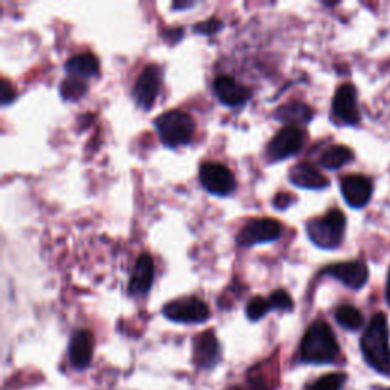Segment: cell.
<instances>
[{"mask_svg":"<svg viewBox=\"0 0 390 390\" xmlns=\"http://www.w3.org/2000/svg\"><path fill=\"white\" fill-rule=\"evenodd\" d=\"M352 149H349L345 145H332L322 154L320 165L325 170L334 171L341 168V166H345L349 162H352Z\"/></svg>","mask_w":390,"mask_h":390,"instance_id":"20","label":"cell"},{"mask_svg":"<svg viewBox=\"0 0 390 390\" xmlns=\"http://www.w3.org/2000/svg\"><path fill=\"white\" fill-rule=\"evenodd\" d=\"M174 37V43L179 42V40L183 37V29L181 28H176V29H170L165 33V37Z\"/></svg>","mask_w":390,"mask_h":390,"instance_id":"29","label":"cell"},{"mask_svg":"<svg viewBox=\"0 0 390 390\" xmlns=\"http://www.w3.org/2000/svg\"><path fill=\"white\" fill-rule=\"evenodd\" d=\"M341 194L351 208H363L372 195V183L368 177L360 174H351L341 179Z\"/></svg>","mask_w":390,"mask_h":390,"instance_id":"13","label":"cell"},{"mask_svg":"<svg viewBox=\"0 0 390 390\" xmlns=\"http://www.w3.org/2000/svg\"><path fill=\"white\" fill-rule=\"evenodd\" d=\"M213 92L217 98L227 107H238L247 102L252 97V90L236 81L235 78L221 75L213 81Z\"/></svg>","mask_w":390,"mask_h":390,"instance_id":"11","label":"cell"},{"mask_svg":"<svg viewBox=\"0 0 390 390\" xmlns=\"http://www.w3.org/2000/svg\"><path fill=\"white\" fill-rule=\"evenodd\" d=\"M93 334L89 330H78L70 339L69 360L75 369L83 371L93 357Z\"/></svg>","mask_w":390,"mask_h":390,"instance_id":"14","label":"cell"},{"mask_svg":"<svg viewBox=\"0 0 390 390\" xmlns=\"http://www.w3.org/2000/svg\"><path fill=\"white\" fill-rule=\"evenodd\" d=\"M209 307L198 298H181L163 307L166 319L179 323H202L209 319Z\"/></svg>","mask_w":390,"mask_h":390,"instance_id":"6","label":"cell"},{"mask_svg":"<svg viewBox=\"0 0 390 390\" xmlns=\"http://www.w3.org/2000/svg\"><path fill=\"white\" fill-rule=\"evenodd\" d=\"M159 90H161V70L154 65L147 66L134 83L133 98L140 108L149 110L154 104Z\"/></svg>","mask_w":390,"mask_h":390,"instance_id":"9","label":"cell"},{"mask_svg":"<svg viewBox=\"0 0 390 390\" xmlns=\"http://www.w3.org/2000/svg\"><path fill=\"white\" fill-rule=\"evenodd\" d=\"M291 202H293V198L290 197V194L282 193V194H277V195L275 197L273 206H275L276 209H286V208H289V206L291 204Z\"/></svg>","mask_w":390,"mask_h":390,"instance_id":"28","label":"cell"},{"mask_svg":"<svg viewBox=\"0 0 390 390\" xmlns=\"http://www.w3.org/2000/svg\"><path fill=\"white\" fill-rule=\"evenodd\" d=\"M268 304L272 309H281V311H291L293 309V300L285 290H275L270 294Z\"/></svg>","mask_w":390,"mask_h":390,"instance_id":"25","label":"cell"},{"mask_svg":"<svg viewBox=\"0 0 390 390\" xmlns=\"http://www.w3.org/2000/svg\"><path fill=\"white\" fill-rule=\"evenodd\" d=\"M222 26V23L217 19H209V20H204V22H200V23H197V25L194 26V31L198 34H204V35H212L217 33V31H220Z\"/></svg>","mask_w":390,"mask_h":390,"instance_id":"26","label":"cell"},{"mask_svg":"<svg viewBox=\"0 0 390 390\" xmlns=\"http://www.w3.org/2000/svg\"><path fill=\"white\" fill-rule=\"evenodd\" d=\"M345 381H346L345 373L334 372V373H328V375H323L308 389H311V390H340L341 387H343Z\"/></svg>","mask_w":390,"mask_h":390,"instance_id":"23","label":"cell"},{"mask_svg":"<svg viewBox=\"0 0 390 390\" xmlns=\"http://www.w3.org/2000/svg\"><path fill=\"white\" fill-rule=\"evenodd\" d=\"M364 360L380 373H390V346L387 319L383 313L372 317L361 339Z\"/></svg>","mask_w":390,"mask_h":390,"instance_id":"1","label":"cell"},{"mask_svg":"<svg viewBox=\"0 0 390 390\" xmlns=\"http://www.w3.org/2000/svg\"><path fill=\"white\" fill-rule=\"evenodd\" d=\"M270 309H272V308H270L268 299L257 296V298L250 299V302L247 304V308H245V314H247L250 320L257 322V320H261L262 317H264L270 311Z\"/></svg>","mask_w":390,"mask_h":390,"instance_id":"24","label":"cell"},{"mask_svg":"<svg viewBox=\"0 0 390 390\" xmlns=\"http://www.w3.org/2000/svg\"><path fill=\"white\" fill-rule=\"evenodd\" d=\"M15 95H17V92H15L14 89V86L10 84V81L8 79H2V90H0V98H2V106H8L10 102H13L15 99Z\"/></svg>","mask_w":390,"mask_h":390,"instance_id":"27","label":"cell"},{"mask_svg":"<svg viewBox=\"0 0 390 390\" xmlns=\"http://www.w3.org/2000/svg\"><path fill=\"white\" fill-rule=\"evenodd\" d=\"M220 345L213 331H204L194 339V363L202 369H211L218 363Z\"/></svg>","mask_w":390,"mask_h":390,"instance_id":"15","label":"cell"},{"mask_svg":"<svg viewBox=\"0 0 390 390\" xmlns=\"http://www.w3.org/2000/svg\"><path fill=\"white\" fill-rule=\"evenodd\" d=\"M336 320L343 328L349 331H357L363 325V316L352 305H341L336 311Z\"/></svg>","mask_w":390,"mask_h":390,"instance_id":"21","label":"cell"},{"mask_svg":"<svg viewBox=\"0 0 390 390\" xmlns=\"http://www.w3.org/2000/svg\"><path fill=\"white\" fill-rule=\"evenodd\" d=\"M339 355V343L328 323L314 322L300 343V358L305 363H332Z\"/></svg>","mask_w":390,"mask_h":390,"instance_id":"2","label":"cell"},{"mask_svg":"<svg viewBox=\"0 0 390 390\" xmlns=\"http://www.w3.org/2000/svg\"><path fill=\"white\" fill-rule=\"evenodd\" d=\"M346 218L341 211L332 209L325 217L313 218L307 222V234L317 247L336 249L343 240Z\"/></svg>","mask_w":390,"mask_h":390,"instance_id":"4","label":"cell"},{"mask_svg":"<svg viewBox=\"0 0 390 390\" xmlns=\"http://www.w3.org/2000/svg\"><path fill=\"white\" fill-rule=\"evenodd\" d=\"M304 145V134L294 125H286L277 131L267 145V156L272 161H284V159L299 153Z\"/></svg>","mask_w":390,"mask_h":390,"instance_id":"8","label":"cell"},{"mask_svg":"<svg viewBox=\"0 0 390 390\" xmlns=\"http://www.w3.org/2000/svg\"><path fill=\"white\" fill-rule=\"evenodd\" d=\"M65 69L69 74V76L86 79V78H92L98 74L99 63L93 54L83 52V54L75 55V57L69 58Z\"/></svg>","mask_w":390,"mask_h":390,"instance_id":"18","label":"cell"},{"mask_svg":"<svg viewBox=\"0 0 390 390\" xmlns=\"http://www.w3.org/2000/svg\"><path fill=\"white\" fill-rule=\"evenodd\" d=\"M154 279V262L148 253H142L138 258L129 285V293L131 296H143L153 285Z\"/></svg>","mask_w":390,"mask_h":390,"instance_id":"16","label":"cell"},{"mask_svg":"<svg viewBox=\"0 0 390 390\" xmlns=\"http://www.w3.org/2000/svg\"><path fill=\"white\" fill-rule=\"evenodd\" d=\"M289 179L294 185L305 189H323L330 185L328 179H326L320 171H317L313 165L309 163H298L293 166Z\"/></svg>","mask_w":390,"mask_h":390,"instance_id":"17","label":"cell"},{"mask_svg":"<svg viewBox=\"0 0 390 390\" xmlns=\"http://www.w3.org/2000/svg\"><path fill=\"white\" fill-rule=\"evenodd\" d=\"M313 108L300 101H290L276 110L275 117L286 124H307L313 119Z\"/></svg>","mask_w":390,"mask_h":390,"instance_id":"19","label":"cell"},{"mask_svg":"<svg viewBox=\"0 0 390 390\" xmlns=\"http://www.w3.org/2000/svg\"><path fill=\"white\" fill-rule=\"evenodd\" d=\"M61 97L67 101H78L87 93V84L84 79H79L75 76H67L65 81L60 84Z\"/></svg>","mask_w":390,"mask_h":390,"instance_id":"22","label":"cell"},{"mask_svg":"<svg viewBox=\"0 0 390 390\" xmlns=\"http://www.w3.org/2000/svg\"><path fill=\"white\" fill-rule=\"evenodd\" d=\"M190 6H194V2H176L172 5L174 10H185V8H190Z\"/></svg>","mask_w":390,"mask_h":390,"instance_id":"30","label":"cell"},{"mask_svg":"<svg viewBox=\"0 0 390 390\" xmlns=\"http://www.w3.org/2000/svg\"><path fill=\"white\" fill-rule=\"evenodd\" d=\"M386 299L390 305V273H389V279H387V286H386Z\"/></svg>","mask_w":390,"mask_h":390,"instance_id":"31","label":"cell"},{"mask_svg":"<svg viewBox=\"0 0 390 390\" xmlns=\"http://www.w3.org/2000/svg\"><path fill=\"white\" fill-rule=\"evenodd\" d=\"M200 181L208 193L220 197L230 195L236 189L234 172L227 166L215 162H206L200 166Z\"/></svg>","mask_w":390,"mask_h":390,"instance_id":"7","label":"cell"},{"mask_svg":"<svg viewBox=\"0 0 390 390\" xmlns=\"http://www.w3.org/2000/svg\"><path fill=\"white\" fill-rule=\"evenodd\" d=\"M375 390H390V389H380V387H378V389H375Z\"/></svg>","mask_w":390,"mask_h":390,"instance_id":"33","label":"cell"},{"mask_svg":"<svg viewBox=\"0 0 390 390\" xmlns=\"http://www.w3.org/2000/svg\"><path fill=\"white\" fill-rule=\"evenodd\" d=\"M229 390H243V389H240V387H232V389H229Z\"/></svg>","mask_w":390,"mask_h":390,"instance_id":"32","label":"cell"},{"mask_svg":"<svg viewBox=\"0 0 390 390\" xmlns=\"http://www.w3.org/2000/svg\"><path fill=\"white\" fill-rule=\"evenodd\" d=\"M282 235L281 222L275 218H252L241 227L236 235V243L243 247L254 244L272 243Z\"/></svg>","mask_w":390,"mask_h":390,"instance_id":"5","label":"cell"},{"mask_svg":"<svg viewBox=\"0 0 390 390\" xmlns=\"http://www.w3.org/2000/svg\"><path fill=\"white\" fill-rule=\"evenodd\" d=\"M308 390H311V389H308Z\"/></svg>","mask_w":390,"mask_h":390,"instance_id":"34","label":"cell"},{"mask_svg":"<svg viewBox=\"0 0 390 390\" xmlns=\"http://www.w3.org/2000/svg\"><path fill=\"white\" fill-rule=\"evenodd\" d=\"M156 130L166 147L177 148L194 139L195 121L183 110H170L154 119Z\"/></svg>","mask_w":390,"mask_h":390,"instance_id":"3","label":"cell"},{"mask_svg":"<svg viewBox=\"0 0 390 390\" xmlns=\"http://www.w3.org/2000/svg\"><path fill=\"white\" fill-rule=\"evenodd\" d=\"M332 111L339 121L348 125H355L360 121V111L357 104V90L352 84L339 87L332 99Z\"/></svg>","mask_w":390,"mask_h":390,"instance_id":"10","label":"cell"},{"mask_svg":"<svg viewBox=\"0 0 390 390\" xmlns=\"http://www.w3.org/2000/svg\"><path fill=\"white\" fill-rule=\"evenodd\" d=\"M325 275L334 276L336 279L343 282L349 289L358 290L368 281V267L361 261H349V262H339L323 268Z\"/></svg>","mask_w":390,"mask_h":390,"instance_id":"12","label":"cell"}]
</instances>
